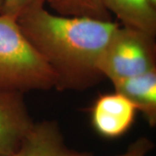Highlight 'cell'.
I'll use <instances>...</instances> for the list:
<instances>
[{"instance_id": "11", "label": "cell", "mask_w": 156, "mask_h": 156, "mask_svg": "<svg viewBox=\"0 0 156 156\" xmlns=\"http://www.w3.org/2000/svg\"><path fill=\"white\" fill-rule=\"evenodd\" d=\"M154 147V143L147 137H140L132 142L127 150L117 156H147Z\"/></svg>"}, {"instance_id": "6", "label": "cell", "mask_w": 156, "mask_h": 156, "mask_svg": "<svg viewBox=\"0 0 156 156\" xmlns=\"http://www.w3.org/2000/svg\"><path fill=\"white\" fill-rule=\"evenodd\" d=\"M7 156H92L70 148L55 121L34 122L17 150Z\"/></svg>"}, {"instance_id": "5", "label": "cell", "mask_w": 156, "mask_h": 156, "mask_svg": "<svg viewBox=\"0 0 156 156\" xmlns=\"http://www.w3.org/2000/svg\"><path fill=\"white\" fill-rule=\"evenodd\" d=\"M137 109L124 95L115 91L100 95L91 109L95 129L107 138L125 134L134 122Z\"/></svg>"}, {"instance_id": "12", "label": "cell", "mask_w": 156, "mask_h": 156, "mask_svg": "<svg viewBox=\"0 0 156 156\" xmlns=\"http://www.w3.org/2000/svg\"><path fill=\"white\" fill-rule=\"evenodd\" d=\"M2 11V0H0V13Z\"/></svg>"}, {"instance_id": "13", "label": "cell", "mask_w": 156, "mask_h": 156, "mask_svg": "<svg viewBox=\"0 0 156 156\" xmlns=\"http://www.w3.org/2000/svg\"><path fill=\"white\" fill-rule=\"evenodd\" d=\"M151 1H152V2H153L154 4H155V5H156V0H151Z\"/></svg>"}, {"instance_id": "4", "label": "cell", "mask_w": 156, "mask_h": 156, "mask_svg": "<svg viewBox=\"0 0 156 156\" xmlns=\"http://www.w3.org/2000/svg\"><path fill=\"white\" fill-rule=\"evenodd\" d=\"M33 123L22 93L0 90V156L17 150Z\"/></svg>"}, {"instance_id": "3", "label": "cell", "mask_w": 156, "mask_h": 156, "mask_svg": "<svg viewBox=\"0 0 156 156\" xmlns=\"http://www.w3.org/2000/svg\"><path fill=\"white\" fill-rule=\"evenodd\" d=\"M155 68L154 37L122 25L107 45L99 63L101 76L111 83Z\"/></svg>"}, {"instance_id": "9", "label": "cell", "mask_w": 156, "mask_h": 156, "mask_svg": "<svg viewBox=\"0 0 156 156\" xmlns=\"http://www.w3.org/2000/svg\"><path fill=\"white\" fill-rule=\"evenodd\" d=\"M56 14L67 17H88L112 20L102 0H45Z\"/></svg>"}, {"instance_id": "10", "label": "cell", "mask_w": 156, "mask_h": 156, "mask_svg": "<svg viewBox=\"0 0 156 156\" xmlns=\"http://www.w3.org/2000/svg\"><path fill=\"white\" fill-rule=\"evenodd\" d=\"M45 0H2L1 13L18 19L30 11L44 7Z\"/></svg>"}, {"instance_id": "8", "label": "cell", "mask_w": 156, "mask_h": 156, "mask_svg": "<svg viewBox=\"0 0 156 156\" xmlns=\"http://www.w3.org/2000/svg\"><path fill=\"white\" fill-rule=\"evenodd\" d=\"M102 4L122 26L155 37L156 5L151 0H102Z\"/></svg>"}, {"instance_id": "7", "label": "cell", "mask_w": 156, "mask_h": 156, "mask_svg": "<svg viewBox=\"0 0 156 156\" xmlns=\"http://www.w3.org/2000/svg\"><path fill=\"white\" fill-rule=\"evenodd\" d=\"M115 91L127 97L146 121L156 124V68L147 72L112 82Z\"/></svg>"}, {"instance_id": "1", "label": "cell", "mask_w": 156, "mask_h": 156, "mask_svg": "<svg viewBox=\"0 0 156 156\" xmlns=\"http://www.w3.org/2000/svg\"><path fill=\"white\" fill-rule=\"evenodd\" d=\"M23 33L48 63L59 90H83L103 79L101 56L121 24L112 20L67 17L41 7L17 19Z\"/></svg>"}, {"instance_id": "2", "label": "cell", "mask_w": 156, "mask_h": 156, "mask_svg": "<svg viewBox=\"0 0 156 156\" xmlns=\"http://www.w3.org/2000/svg\"><path fill=\"white\" fill-rule=\"evenodd\" d=\"M52 69L23 33L17 19L0 13V90L23 94L56 88Z\"/></svg>"}]
</instances>
